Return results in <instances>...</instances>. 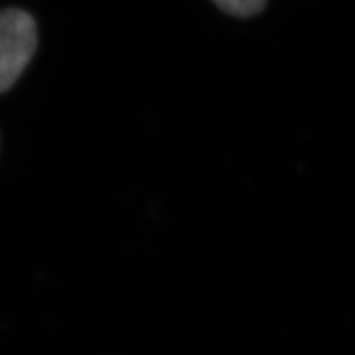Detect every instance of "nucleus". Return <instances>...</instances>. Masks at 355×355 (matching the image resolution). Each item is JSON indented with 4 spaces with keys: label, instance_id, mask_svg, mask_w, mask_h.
I'll return each mask as SVG.
<instances>
[{
    "label": "nucleus",
    "instance_id": "f257e3e1",
    "mask_svg": "<svg viewBox=\"0 0 355 355\" xmlns=\"http://www.w3.org/2000/svg\"><path fill=\"white\" fill-rule=\"evenodd\" d=\"M37 46V27L21 9L0 10V94L9 91L26 70Z\"/></svg>",
    "mask_w": 355,
    "mask_h": 355
},
{
    "label": "nucleus",
    "instance_id": "f03ea898",
    "mask_svg": "<svg viewBox=\"0 0 355 355\" xmlns=\"http://www.w3.org/2000/svg\"><path fill=\"white\" fill-rule=\"evenodd\" d=\"M212 2L231 17L250 18L262 12L266 0H212Z\"/></svg>",
    "mask_w": 355,
    "mask_h": 355
}]
</instances>
